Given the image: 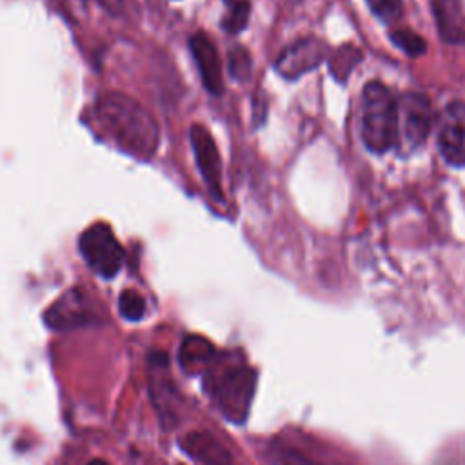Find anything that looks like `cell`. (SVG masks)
Returning a JSON list of instances; mask_svg holds the SVG:
<instances>
[{"instance_id":"cell-1","label":"cell","mask_w":465,"mask_h":465,"mask_svg":"<svg viewBox=\"0 0 465 465\" xmlns=\"http://www.w3.org/2000/svg\"><path fill=\"white\" fill-rule=\"evenodd\" d=\"M93 124L104 140L140 160L151 158L160 143L154 116L124 93L102 94L93 107Z\"/></svg>"},{"instance_id":"cell-2","label":"cell","mask_w":465,"mask_h":465,"mask_svg":"<svg viewBox=\"0 0 465 465\" xmlns=\"http://www.w3.org/2000/svg\"><path fill=\"white\" fill-rule=\"evenodd\" d=\"M360 134L372 153H385L398 143V107L381 82H369L361 91Z\"/></svg>"},{"instance_id":"cell-3","label":"cell","mask_w":465,"mask_h":465,"mask_svg":"<svg viewBox=\"0 0 465 465\" xmlns=\"http://www.w3.org/2000/svg\"><path fill=\"white\" fill-rule=\"evenodd\" d=\"M205 371V387L214 405L232 423H243L254 394L256 378L252 369L240 363H229L214 369L209 365Z\"/></svg>"},{"instance_id":"cell-4","label":"cell","mask_w":465,"mask_h":465,"mask_svg":"<svg viewBox=\"0 0 465 465\" xmlns=\"http://www.w3.org/2000/svg\"><path fill=\"white\" fill-rule=\"evenodd\" d=\"M84 262L102 278L118 274L124 263V249L107 223H94L78 240Z\"/></svg>"},{"instance_id":"cell-5","label":"cell","mask_w":465,"mask_h":465,"mask_svg":"<svg viewBox=\"0 0 465 465\" xmlns=\"http://www.w3.org/2000/svg\"><path fill=\"white\" fill-rule=\"evenodd\" d=\"M398 107V140L403 151L418 149L432 125L430 100L421 93H405L396 100Z\"/></svg>"},{"instance_id":"cell-6","label":"cell","mask_w":465,"mask_h":465,"mask_svg":"<svg viewBox=\"0 0 465 465\" xmlns=\"http://www.w3.org/2000/svg\"><path fill=\"white\" fill-rule=\"evenodd\" d=\"M327 44L316 36H305L287 45L276 58L274 69L285 80H296L316 69L327 58Z\"/></svg>"},{"instance_id":"cell-7","label":"cell","mask_w":465,"mask_h":465,"mask_svg":"<svg viewBox=\"0 0 465 465\" xmlns=\"http://www.w3.org/2000/svg\"><path fill=\"white\" fill-rule=\"evenodd\" d=\"M438 149L452 167H465V102H450L440 120Z\"/></svg>"},{"instance_id":"cell-8","label":"cell","mask_w":465,"mask_h":465,"mask_svg":"<svg viewBox=\"0 0 465 465\" xmlns=\"http://www.w3.org/2000/svg\"><path fill=\"white\" fill-rule=\"evenodd\" d=\"M191 145L194 151V158L200 169V174L211 191V194L223 202V191H222V162L218 154V147L214 143L213 134L202 125L194 124L189 131Z\"/></svg>"},{"instance_id":"cell-9","label":"cell","mask_w":465,"mask_h":465,"mask_svg":"<svg viewBox=\"0 0 465 465\" xmlns=\"http://www.w3.org/2000/svg\"><path fill=\"white\" fill-rule=\"evenodd\" d=\"M189 47L198 65L203 87L211 94L220 96L223 93V74H222V62H220L214 42L205 33L198 31L191 36Z\"/></svg>"},{"instance_id":"cell-10","label":"cell","mask_w":465,"mask_h":465,"mask_svg":"<svg viewBox=\"0 0 465 465\" xmlns=\"http://www.w3.org/2000/svg\"><path fill=\"white\" fill-rule=\"evenodd\" d=\"M89 302L80 289H71L62 294L44 314L45 323L56 331L76 329L89 322Z\"/></svg>"},{"instance_id":"cell-11","label":"cell","mask_w":465,"mask_h":465,"mask_svg":"<svg viewBox=\"0 0 465 465\" xmlns=\"http://www.w3.org/2000/svg\"><path fill=\"white\" fill-rule=\"evenodd\" d=\"M182 450L202 465H234L229 449L207 430H191L180 440Z\"/></svg>"},{"instance_id":"cell-12","label":"cell","mask_w":465,"mask_h":465,"mask_svg":"<svg viewBox=\"0 0 465 465\" xmlns=\"http://www.w3.org/2000/svg\"><path fill=\"white\" fill-rule=\"evenodd\" d=\"M440 36L450 44H465V16L460 0H430Z\"/></svg>"},{"instance_id":"cell-13","label":"cell","mask_w":465,"mask_h":465,"mask_svg":"<svg viewBox=\"0 0 465 465\" xmlns=\"http://www.w3.org/2000/svg\"><path fill=\"white\" fill-rule=\"evenodd\" d=\"M180 365L187 372L205 371L214 358V347L203 336H185L180 345Z\"/></svg>"},{"instance_id":"cell-14","label":"cell","mask_w":465,"mask_h":465,"mask_svg":"<svg viewBox=\"0 0 465 465\" xmlns=\"http://www.w3.org/2000/svg\"><path fill=\"white\" fill-rule=\"evenodd\" d=\"M360 58H361V51L358 47H354V45L338 47L329 56V65H331L332 76L338 82H345V78L349 76V73L352 71V67L358 64Z\"/></svg>"},{"instance_id":"cell-15","label":"cell","mask_w":465,"mask_h":465,"mask_svg":"<svg viewBox=\"0 0 465 465\" xmlns=\"http://www.w3.org/2000/svg\"><path fill=\"white\" fill-rule=\"evenodd\" d=\"M227 4V15L223 18V29L236 35L245 29L251 15V0H223Z\"/></svg>"},{"instance_id":"cell-16","label":"cell","mask_w":465,"mask_h":465,"mask_svg":"<svg viewBox=\"0 0 465 465\" xmlns=\"http://www.w3.org/2000/svg\"><path fill=\"white\" fill-rule=\"evenodd\" d=\"M391 40L394 45H398L401 51H405L409 56H421L427 49L425 40L411 31V29H396L391 33Z\"/></svg>"},{"instance_id":"cell-17","label":"cell","mask_w":465,"mask_h":465,"mask_svg":"<svg viewBox=\"0 0 465 465\" xmlns=\"http://www.w3.org/2000/svg\"><path fill=\"white\" fill-rule=\"evenodd\" d=\"M118 311L125 320L136 322L143 316L145 312V302L142 298L140 292L133 291V289H125L124 292H120L118 296Z\"/></svg>"},{"instance_id":"cell-18","label":"cell","mask_w":465,"mask_h":465,"mask_svg":"<svg viewBox=\"0 0 465 465\" xmlns=\"http://www.w3.org/2000/svg\"><path fill=\"white\" fill-rule=\"evenodd\" d=\"M227 69L229 74L238 80V82H245L251 76V56L245 51V47H232V51L229 53V60H227Z\"/></svg>"},{"instance_id":"cell-19","label":"cell","mask_w":465,"mask_h":465,"mask_svg":"<svg viewBox=\"0 0 465 465\" xmlns=\"http://www.w3.org/2000/svg\"><path fill=\"white\" fill-rule=\"evenodd\" d=\"M269 460L272 465H320L307 456L296 452L294 449L283 445H272L269 449Z\"/></svg>"},{"instance_id":"cell-20","label":"cell","mask_w":465,"mask_h":465,"mask_svg":"<svg viewBox=\"0 0 465 465\" xmlns=\"http://www.w3.org/2000/svg\"><path fill=\"white\" fill-rule=\"evenodd\" d=\"M369 9L383 22H392L401 11V0H365Z\"/></svg>"},{"instance_id":"cell-21","label":"cell","mask_w":465,"mask_h":465,"mask_svg":"<svg viewBox=\"0 0 465 465\" xmlns=\"http://www.w3.org/2000/svg\"><path fill=\"white\" fill-rule=\"evenodd\" d=\"M87 465H109L105 460H102V458H94V460H91Z\"/></svg>"}]
</instances>
